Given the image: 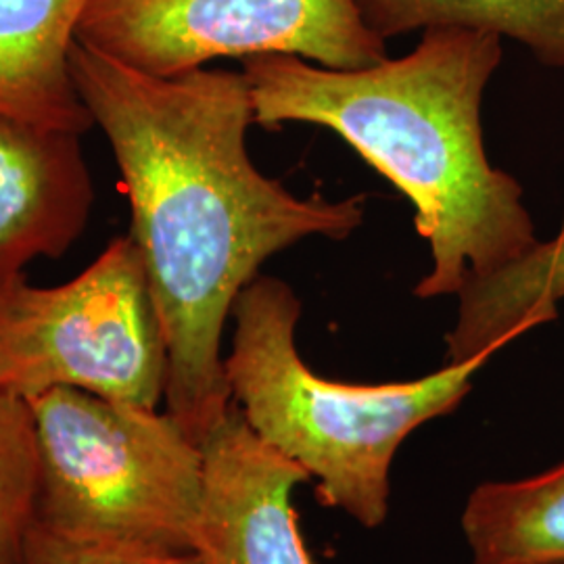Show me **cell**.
<instances>
[{
  "label": "cell",
  "instance_id": "cell-14",
  "mask_svg": "<svg viewBox=\"0 0 564 564\" xmlns=\"http://www.w3.org/2000/svg\"><path fill=\"white\" fill-rule=\"evenodd\" d=\"M23 564H203L199 554H137L78 544L34 523L23 550Z\"/></svg>",
  "mask_w": 564,
  "mask_h": 564
},
{
  "label": "cell",
  "instance_id": "cell-3",
  "mask_svg": "<svg viewBox=\"0 0 564 564\" xmlns=\"http://www.w3.org/2000/svg\"><path fill=\"white\" fill-rule=\"evenodd\" d=\"M224 372L232 402L263 444L300 464L326 508L366 529L389 517L391 466L423 424L452 414L491 356L444 364L414 381L356 384L316 375L297 351L302 302L274 276L249 282L232 305Z\"/></svg>",
  "mask_w": 564,
  "mask_h": 564
},
{
  "label": "cell",
  "instance_id": "cell-12",
  "mask_svg": "<svg viewBox=\"0 0 564 564\" xmlns=\"http://www.w3.org/2000/svg\"><path fill=\"white\" fill-rule=\"evenodd\" d=\"M381 41L431 28H463L521 42L547 67H564V0H354Z\"/></svg>",
  "mask_w": 564,
  "mask_h": 564
},
{
  "label": "cell",
  "instance_id": "cell-1",
  "mask_svg": "<svg viewBox=\"0 0 564 564\" xmlns=\"http://www.w3.org/2000/svg\"><path fill=\"white\" fill-rule=\"evenodd\" d=\"M72 72L130 202L167 354L165 412L202 445L232 405L223 333L242 289L303 239L345 241L366 197L302 199L263 176L247 153L256 120L242 72L163 78L78 41Z\"/></svg>",
  "mask_w": 564,
  "mask_h": 564
},
{
  "label": "cell",
  "instance_id": "cell-10",
  "mask_svg": "<svg viewBox=\"0 0 564 564\" xmlns=\"http://www.w3.org/2000/svg\"><path fill=\"white\" fill-rule=\"evenodd\" d=\"M456 297L458 316L445 337V364L494 356L523 333L554 323L564 300V223L552 241L466 279Z\"/></svg>",
  "mask_w": 564,
  "mask_h": 564
},
{
  "label": "cell",
  "instance_id": "cell-11",
  "mask_svg": "<svg viewBox=\"0 0 564 564\" xmlns=\"http://www.w3.org/2000/svg\"><path fill=\"white\" fill-rule=\"evenodd\" d=\"M468 564H564V460L514 481H485L463 510Z\"/></svg>",
  "mask_w": 564,
  "mask_h": 564
},
{
  "label": "cell",
  "instance_id": "cell-9",
  "mask_svg": "<svg viewBox=\"0 0 564 564\" xmlns=\"http://www.w3.org/2000/svg\"><path fill=\"white\" fill-rule=\"evenodd\" d=\"M90 0H0V116L86 134L95 120L72 72Z\"/></svg>",
  "mask_w": 564,
  "mask_h": 564
},
{
  "label": "cell",
  "instance_id": "cell-6",
  "mask_svg": "<svg viewBox=\"0 0 564 564\" xmlns=\"http://www.w3.org/2000/svg\"><path fill=\"white\" fill-rule=\"evenodd\" d=\"M78 42L163 78L270 53L330 69L387 59L354 0H90Z\"/></svg>",
  "mask_w": 564,
  "mask_h": 564
},
{
  "label": "cell",
  "instance_id": "cell-4",
  "mask_svg": "<svg viewBox=\"0 0 564 564\" xmlns=\"http://www.w3.org/2000/svg\"><path fill=\"white\" fill-rule=\"evenodd\" d=\"M28 403L39 527L118 552L199 554L203 449L167 412L72 387Z\"/></svg>",
  "mask_w": 564,
  "mask_h": 564
},
{
  "label": "cell",
  "instance_id": "cell-5",
  "mask_svg": "<svg viewBox=\"0 0 564 564\" xmlns=\"http://www.w3.org/2000/svg\"><path fill=\"white\" fill-rule=\"evenodd\" d=\"M167 354L141 249L118 237L74 281H0V389L72 387L158 410Z\"/></svg>",
  "mask_w": 564,
  "mask_h": 564
},
{
  "label": "cell",
  "instance_id": "cell-8",
  "mask_svg": "<svg viewBox=\"0 0 564 564\" xmlns=\"http://www.w3.org/2000/svg\"><path fill=\"white\" fill-rule=\"evenodd\" d=\"M93 203L82 134L0 116V281L67 253Z\"/></svg>",
  "mask_w": 564,
  "mask_h": 564
},
{
  "label": "cell",
  "instance_id": "cell-13",
  "mask_svg": "<svg viewBox=\"0 0 564 564\" xmlns=\"http://www.w3.org/2000/svg\"><path fill=\"white\" fill-rule=\"evenodd\" d=\"M39 437L28 400L0 389V564H23L36 523Z\"/></svg>",
  "mask_w": 564,
  "mask_h": 564
},
{
  "label": "cell",
  "instance_id": "cell-2",
  "mask_svg": "<svg viewBox=\"0 0 564 564\" xmlns=\"http://www.w3.org/2000/svg\"><path fill=\"white\" fill-rule=\"evenodd\" d=\"M502 57L496 34L431 28L412 53L360 69L281 53L241 63L258 126L328 128L412 202L433 260L414 295L433 300L540 242L523 186L485 153L481 101Z\"/></svg>",
  "mask_w": 564,
  "mask_h": 564
},
{
  "label": "cell",
  "instance_id": "cell-7",
  "mask_svg": "<svg viewBox=\"0 0 564 564\" xmlns=\"http://www.w3.org/2000/svg\"><path fill=\"white\" fill-rule=\"evenodd\" d=\"M203 449V564H314L293 491L310 475L263 444L232 402Z\"/></svg>",
  "mask_w": 564,
  "mask_h": 564
}]
</instances>
